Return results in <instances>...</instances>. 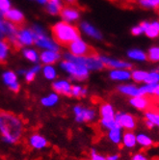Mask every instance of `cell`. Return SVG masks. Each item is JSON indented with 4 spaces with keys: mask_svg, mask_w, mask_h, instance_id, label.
I'll use <instances>...</instances> for the list:
<instances>
[{
    "mask_svg": "<svg viewBox=\"0 0 159 160\" xmlns=\"http://www.w3.org/2000/svg\"><path fill=\"white\" fill-rule=\"evenodd\" d=\"M24 133V123L15 113L0 110V136L5 144L17 145Z\"/></svg>",
    "mask_w": 159,
    "mask_h": 160,
    "instance_id": "1",
    "label": "cell"
},
{
    "mask_svg": "<svg viewBox=\"0 0 159 160\" xmlns=\"http://www.w3.org/2000/svg\"><path fill=\"white\" fill-rule=\"evenodd\" d=\"M51 31L54 41L62 47L67 48L72 42L80 39L78 28L67 22H58L51 27Z\"/></svg>",
    "mask_w": 159,
    "mask_h": 160,
    "instance_id": "2",
    "label": "cell"
},
{
    "mask_svg": "<svg viewBox=\"0 0 159 160\" xmlns=\"http://www.w3.org/2000/svg\"><path fill=\"white\" fill-rule=\"evenodd\" d=\"M61 67L63 68V70L69 72V74L75 80L82 81V80L87 79L89 76V70L80 64H76L66 60L61 64Z\"/></svg>",
    "mask_w": 159,
    "mask_h": 160,
    "instance_id": "3",
    "label": "cell"
},
{
    "mask_svg": "<svg viewBox=\"0 0 159 160\" xmlns=\"http://www.w3.org/2000/svg\"><path fill=\"white\" fill-rule=\"evenodd\" d=\"M72 114L74 121L78 123H87L92 122L97 119V111L94 108H89L77 104L72 108Z\"/></svg>",
    "mask_w": 159,
    "mask_h": 160,
    "instance_id": "4",
    "label": "cell"
},
{
    "mask_svg": "<svg viewBox=\"0 0 159 160\" xmlns=\"http://www.w3.org/2000/svg\"><path fill=\"white\" fill-rule=\"evenodd\" d=\"M67 48H69L72 55H74V56H78V57L97 56V51L92 47H90V45H88L86 42L81 41L80 39L72 42Z\"/></svg>",
    "mask_w": 159,
    "mask_h": 160,
    "instance_id": "5",
    "label": "cell"
},
{
    "mask_svg": "<svg viewBox=\"0 0 159 160\" xmlns=\"http://www.w3.org/2000/svg\"><path fill=\"white\" fill-rule=\"evenodd\" d=\"M115 120L119 127L124 130L133 131L137 127V119L127 112H117Z\"/></svg>",
    "mask_w": 159,
    "mask_h": 160,
    "instance_id": "6",
    "label": "cell"
},
{
    "mask_svg": "<svg viewBox=\"0 0 159 160\" xmlns=\"http://www.w3.org/2000/svg\"><path fill=\"white\" fill-rule=\"evenodd\" d=\"M9 22H11L17 30H22L25 24L24 17L17 10H8L2 15Z\"/></svg>",
    "mask_w": 159,
    "mask_h": 160,
    "instance_id": "7",
    "label": "cell"
},
{
    "mask_svg": "<svg viewBox=\"0 0 159 160\" xmlns=\"http://www.w3.org/2000/svg\"><path fill=\"white\" fill-rule=\"evenodd\" d=\"M99 59L103 63L104 67L112 68V70H130V68H132V64L126 62V61L112 59V58H108V57H104V56L99 57Z\"/></svg>",
    "mask_w": 159,
    "mask_h": 160,
    "instance_id": "8",
    "label": "cell"
},
{
    "mask_svg": "<svg viewBox=\"0 0 159 160\" xmlns=\"http://www.w3.org/2000/svg\"><path fill=\"white\" fill-rule=\"evenodd\" d=\"M28 145L33 148V150L41 151L47 147L48 141L43 135H42L40 133H33L28 138Z\"/></svg>",
    "mask_w": 159,
    "mask_h": 160,
    "instance_id": "9",
    "label": "cell"
},
{
    "mask_svg": "<svg viewBox=\"0 0 159 160\" xmlns=\"http://www.w3.org/2000/svg\"><path fill=\"white\" fill-rule=\"evenodd\" d=\"M129 104L139 111H146L151 105L150 98L145 96H138L135 98H130Z\"/></svg>",
    "mask_w": 159,
    "mask_h": 160,
    "instance_id": "10",
    "label": "cell"
},
{
    "mask_svg": "<svg viewBox=\"0 0 159 160\" xmlns=\"http://www.w3.org/2000/svg\"><path fill=\"white\" fill-rule=\"evenodd\" d=\"M52 89L57 95H63L67 97H71L72 85L67 80H58L52 84Z\"/></svg>",
    "mask_w": 159,
    "mask_h": 160,
    "instance_id": "11",
    "label": "cell"
},
{
    "mask_svg": "<svg viewBox=\"0 0 159 160\" xmlns=\"http://www.w3.org/2000/svg\"><path fill=\"white\" fill-rule=\"evenodd\" d=\"M116 111L115 108L113 107L112 104L108 103V102H105V103H102L99 107V116H100V120H104V121H108V120H115V116H116Z\"/></svg>",
    "mask_w": 159,
    "mask_h": 160,
    "instance_id": "12",
    "label": "cell"
},
{
    "mask_svg": "<svg viewBox=\"0 0 159 160\" xmlns=\"http://www.w3.org/2000/svg\"><path fill=\"white\" fill-rule=\"evenodd\" d=\"M117 90L122 95L129 97V98H135V97L141 96L139 87L134 84H122V85L118 86Z\"/></svg>",
    "mask_w": 159,
    "mask_h": 160,
    "instance_id": "13",
    "label": "cell"
},
{
    "mask_svg": "<svg viewBox=\"0 0 159 160\" xmlns=\"http://www.w3.org/2000/svg\"><path fill=\"white\" fill-rule=\"evenodd\" d=\"M122 145L123 148H128V150H133L137 146L136 134L131 130H124V132L122 133Z\"/></svg>",
    "mask_w": 159,
    "mask_h": 160,
    "instance_id": "14",
    "label": "cell"
},
{
    "mask_svg": "<svg viewBox=\"0 0 159 160\" xmlns=\"http://www.w3.org/2000/svg\"><path fill=\"white\" fill-rule=\"evenodd\" d=\"M109 77L114 81H128L131 79V72H129V70H112L109 73Z\"/></svg>",
    "mask_w": 159,
    "mask_h": 160,
    "instance_id": "15",
    "label": "cell"
},
{
    "mask_svg": "<svg viewBox=\"0 0 159 160\" xmlns=\"http://www.w3.org/2000/svg\"><path fill=\"white\" fill-rule=\"evenodd\" d=\"M107 138L113 145H120L122 144V128L120 127H117L115 128H112L107 130Z\"/></svg>",
    "mask_w": 159,
    "mask_h": 160,
    "instance_id": "16",
    "label": "cell"
},
{
    "mask_svg": "<svg viewBox=\"0 0 159 160\" xmlns=\"http://www.w3.org/2000/svg\"><path fill=\"white\" fill-rule=\"evenodd\" d=\"M136 141H137V146H140L143 148H149L154 144L152 137L145 132H139L136 134Z\"/></svg>",
    "mask_w": 159,
    "mask_h": 160,
    "instance_id": "17",
    "label": "cell"
},
{
    "mask_svg": "<svg viewBox=\"0 0 159 160\" xmlns=\"http://www.w3.org/2000/svg\"><path fill=\"white\" fill-rule=\"evenodd\" d=\"M141 26L143 27L144 33L146 35L151 38V39H154L157 38L159 36V31L158 29L155 27L153 22H147V21H143L141 22Z\"/></svg>",
    "mask_w": 159,
    "mask_h": 160,
    "instance_id": "18",
    "label": "cell"
},
{
    "mask_svg": "<svg viewBox=\"0 0 159 160\" xmlns=\"http://www.w3.org/2000/svg\"><path fill=\"white\" fill-rule=\"evenodd\" d=\"M60 59V55L57 51H44L41 55V61L47 65H51L56 63Z\"/></svg>",
    "mask_w": 159,
    "mask_h": 160,
    "instance_id": "19",
    "label": "cell"
},
{
    "mask_svg": "<svg viewBox=\"0 0 159 160\" xmlns=\"http://www.w3.org/2000/svg\"><path fill=\"white\" fill-rule=\"evenodd\" d=\"M60 15L62 16V18L67 21H73L76 20L79 18V13L73 8L71 7H65L62 8L60 11Z\"/></svg>",
    "mask_w": 159,
    "mask_h": 160,
    "instance_id": "20",
    "label": "cell"
},
{
    "mask_svg": "<svg viewBox=\"0 0 159 160\" xmlns=\"http://www.w3.org/2000/svg\"><path fill=\"white\" fill-rule=\"evenodd\" d=\"M59 101V97L56 93L49 94L47 97H43L41 99V103L44 107H53L58 103Z\"/></svg>",
    "mask_w": 159,
    "mask_h": 160,
    "instance_id": "21",
    "label": "cell"
},
{
    "mask_svg": "<svg viewBox=\"0 0 159 160\" xmlns=\"http://www.w3.org/2000/svg\"><path fill=\"white\" fill-rule=\"evenodd\" d=\"M17 39L20 42L21 44H32L34 42V39L32 36L31 31H26V30H19V32H17Z\"/></svg>",
    "mask_w": 159,
    "mask_h": 160,
    "instance_id": "22",
    "label": "cell"
},
{
    "mask_svg": "<svg viewBox=\"0 0 159 160\" xmlns=\"http://www.w3.org/2000/svg\"><path fill=\"white\" fill-rule=\"evenodd\" d=\"M127 56L131 60L134 61H139V62H144L146 61L147 58V53H145L143 50L141 49H137V48H134V49H130L127 52Z\"/></svg>",
    "mask_w": 159,
    "mask_h": 160,
    "instance_id": "23",
    "label": "cell"
},
{
    "mask_svg": "<svg viewBox=\"0 0 159 160\" xmlns=\"http://www.w3.org/2000/svg\"><path fill=\"white\" fill-rule=\"evenodd\" d=\"M144 118L147 121H150L154 125V128H159V112L154 110H146Z\"/></svg>",
    "mask_w": 159,
    "mask_h": 160,
    "instance_id": "24",
    "label": "cell"
},
{
    "mask_svg": "<svg viewBox=\"0 0 159 160\" xmlns=\"http://www.w3.org/2000/svg\"><path fill=\"white\" fill-rule=\"evenodd\" d=\"M47 12L51 15L60 14V11L62 9V5L60 3V0H47Z\"/></svg>",
    "mask_w": 159,
    "mask_h": 160,
    "instance_id": "25",
    "label": "cell"
},
{
    "mask_svg": "<svg viewBox=\"0 0 159 160\" xmlns=\"http://www.w3.org/2000/svg\"><path fill=\"white\" fill-rule=\"evenodd\" d=\"M82 28L83 30L85 31L86 34H88L89 36L93 37L95 39H97V40H100L102 38L101 34L99 33V31H97L95 27H93L92 25H90L87 22H83L82 23Z\"/></svg>",
    "mask_w": 159,
    "mask_h": 160,
    "instance_id": "26",
    "label": "cell"
},
{
    "mask_svg": "<svg viewBox=\"0 0 159 160\" xmlns=\"http://www.w3.org/2000/svg\"><path fill=\"white\" fill-rule=\"evenodd\" d=\"M88 91L86 88H83L78 85H72V90H71V97H74L77 98H84L87 96Z\"/></svg>",
    "mask_w": 159,
    "mask_h": 160,
    "instance_id": "27",
    "label": "cell"
},
{
    "mask_svg": "<svg viewBox=\"0 0 159 160\" xmlns=\"http://www.w3.org/2000/svg\"><path fill=\"white\" fill-rule=\"evenodd\" d=\"M147 72L142 70H134L131 72V79L136 83H144Z\"/></svg>",
    "mask_w": 159,
    "mask_h": 160,
    "instance_id": "28",
    "label": "cell"
},
{
    "mask_svg": "<svg viewBox=\"0 0 159 160\" xmlns=\"http://www.w3.org/2000/svg\"><path fill=\"white\" fill-rule=\"evenodd\" d=\"M2 78H3L4 83L8 87L17 83V76L13 72H4L3 75H2Z\"/></svg>",
    "mask_w": 159,
    "mask_h": 160,
    "instance_id": "29",
    "label": "cell"
},
{
    "mask_svg": "<svg viewBox=\"0 0 159 160\" xmlns=\"http://www.w3.org/2000/svg\"><path fill=\"white\" fill-rule=\"evenodd\" d=\"M145 84H158L159 83V72L154 70L152 72H147V77L144 81Z\"/></svg>",
    "mask_w": 159,
    "mask_h": 160,
    "instance_id": "30",
    "label": "cell"
},
{
    "mask_svg": "<svg viewBox=\"0 0 159 160\" xmlns=\"http://www.w3.org/2000/svg\"><path fill=\"white\" fill-rule=\"evenodd\" d=\"M156 84H145L142 85L141 87H139V91H140V95L141 96H153V91H154V87Z\"/></svg>",
    "mask_w": 159,
    "mask_h": 160,
    "instance_id": "31",
    "label": "cell"
},
{
    "mask_svg": "<svg viewBox=\"0 0 159 160\" xmlns=\"http://www.w3.org/2000/svg\"><path fill=\"white\" fill-rule=\"evenodd\" d=\"M147 58L152 62H159V47H152L147 53Z\"/></svg>",
    "mask_w": 159,
    "mask_h": 160,
    "instance_id": "32",
    "label": "cell"
},
{
    "mask_svg": "<svg viewBox=\"0 0 159 160\" xmlns=\"http://www.w3.org/2000/svg\"><path fill=\"white\" fill-rule=\"evenodd\" d=\"M40 70H41V67H40V66H36V67L32 68L31 70L25 72L24 75H25V80H26V82H28V83L32 82L33 80L35 79L36 74L39 72Z\"/></svg>",
    "mask_w": 159,
    "mask_h": 160,
    "instance_id": "33",
    "label": "cell"
},
{
    "mask_svg": "<svg viewBox=\"0 0 159 160\" xmlns=\"http://www.w3.org/2000/svg\"><path fill=\"white\" fill-rule=\"evenodd\" d=\"M139 4L147 9H157L159 8V0H138Z\"/></svg>",
    "mask_w": 159,
    "mask_h": 160,
    "instance_id": "34",
    "label": "cell"
},
{
    "mask_svg": "<svg viewBox=\"0 0 159 160\" xmlns=\"http://www.w3.org/2000/svg\"><path fill=\"white\" fill-rule=\"evenodd\" d=\"M43 75L44 77L48 79V80H53L57 76V73H56L55 68L51 66H45L43 68Z\"/></svg>",
    "mask_w": 159,
    "mask_h": 160,
    "instance_id": "35",
    "label": "cell"
},
{
    "mask_svg": "<svg viewBox=\"0 0 159 160\" xmlns=\"http://www.w3.org/2000/svg\"><path fill=\"white\" fill-rule=\"evenodd\" d=\"M99 123H100L101 127L106 130H109V129H112V128H115L119 127L116 120H108V121L100 120Z\"/></svg>",
    "mask_w": 159,
    "mask_h": 160,
    "instance_id": "36",
    "label": "cell"
},
{
    "mask_svg": "<svg viewBox=\"0 0 159 160\" xmlns=\"http://www.w3.org/2000/svg\"><path fill=\"white\" fill-rule=\"evenodd\" d=\"M7 49H8V44L4 41L0 42V64L5 62V58L7 56Z\"/></svg>",
    "mask_w": 159,
    "mask_h": 160,
    "instance_id": "37",
    "label": "cell"
},
{
    "mask_svg": "<svg viewBox=\"0 0 159 160\" xmlns=\"http://www.w3.org/2000/svg\"><path fill=\"white\" fill-rule=\"evenodd\" d=\"M23 54L25 56V58H27L31 62H37L38 61V55L34 50L26 49V50L23 51Z\"/></svg>",
    "mask_w": 159,
    "mask_h": 160,
    "instance_id": "38",
    "label": "cell"
},
{
    "mask_svg": "<svg viewBox=\"0 0 159 160\" xmlns=\"http://www.w3.org/2000/svg\"><path fill=\"white\" fill-rule=\"evenodd\" d=\"M90 160H107V158H106V156L97 152V150L93 148L90 153Z\"/></svg>",
    "mask_w": 159,
    "mask_h": 160,
    "instance_id": "39",
    "label": "cell"
},
{
    "mask_svg": "<svg viewBox=\"0 0 159 160\" xmlns=\"http://www.w3.org/2000/svg\"><path fill=\"white\" fill-rule=\"evenodd\" d=\"M10 2L9 0H0V16H2L5 12L10 10Z\"/></svg>",
    "mask_w": 159,
    "mask_h": 160,
    "instance_id": "40",
    "label": "cell"
},
{
    "mask_svg": "<svg viewBox=\"0 0 159 160\" xmlns=\"http://www.w3.org/2000/svg\"><path fill=\"white\" fill-rule=\"evenodd\" d=\"M131 34L134 36H140V35H142V34H144V30H143V27L141 26V24L132 27Z\"/></svg>",
    "mask_w": 159,
    "mask_h": 160,
    "instance_id": "41",
    "label": "cell"
},
{
    "mask_svg": "<svg viewBox=\"0 0 159 160\" xmlns=\"http://www.w3.org/2000/svg\"><path fill=\"white\" fill-rule=\"evenodd\" d=\"M131 160H149V158H147V155L144 154L143 152H137L132 155Z\"/></svg>",
    "mask_w": 159,
    "mask_h": 160,
    "instance_id": "42",
    "label": "cell"
},
{
    "mask_svg": "<svg viewBox=\"0 0 159 160\" xmlns=\"http://www.w3.org/2000/svg\"><path fill=\"white\" fill-rule=\"evenodd\" d=\"M106 158H107V160H120L121 156L119 153H112V154L107 155Z\"/></svg>",
    "mask_w": 159,
    "mask_h": 160,
    "instance_id": "43",
    "label": "cell"
},
{
    "mask_svg": "<svg viewBox=\"0 0 159 160\" xmlns=\"http://www.w3.org/2000/svg\"><path fill=\"white\" fill-rule=\"evenodd\" d=\"M145 127L147 129H153L154 128V125L150 121H147V120H145Z\"/></svg>",
    "mask_w": 159,
    "mask_h": 160,
    "instance_id": "44",
    "label": "cell"
},
{
    "mask_svg": "<svg viewBox=\"0 0 159 160\" xmlns=\"http://www.w3.org/2000/svg\"><path fill=\"white\" fill-rule=\"evenodd\" d=\"M153 96L159 98V83L155 85L154 87V91H153Z\"/></svg>",
    "mask_w": 159,
    "mask_h": 160,
    "instance_id": "45",
    "label": "cell"
},
{
    "mask_svg": "<svg viewBox=\"0 0 159 160\" xmlns=\"http://www.w3.org/2000/svg\"><path fill=\"white\" fill-rule=\"evenodd\" d=\"M153 23H154V25H155V27L158 29V31H159V21H153Z\"/></svg>",
    "mask_w": 159,
    "mask_h": 160,
    "instance_id": "46",
    "label": "cell"
},
{
    "mask_svg": "<svg viewBox=\"0 0 159 160\" xmlns=\"http://www.w3.org/2000/svg\"><path fill=\"white\" fill-rule=\"evenodd\" d=\"M66 1H67V2H70V3H75L77 0H66Z\"/></svg>",
    "mask_w": 159,
    "mask_h": 160,
    "instance_id": "47",
    "label": "cell"
},
{
    "mask_svg": "<svg viewBox=\"0 0 159 160\" xmlns=\"http://www.w3.org/2000/svg\"><path fill=\"white\" fill-rule=\"evenodd\" d=\"M38 1H39V2H41V3H45V2L47 1V0H38Z\"/></svg>",
    "mask_w": 159,
    "mask_h": 160,
    "instance_id": "48",
    "label": "cell"
},
{
    "mask_svg": "<svg viewBox=\"0 0 159 160\" xmlns=\"http://www.w3.org/2000/svg\"><path fill=\"white\" fill-rule=\"evenodd\" d=\"M156 71H157V72H159V67H158V68H157V70H156Z\"/></svg>",
    "mask_w": 159,
    "mask_h": 160,
    "instance_id": "49",
    "label": "cell"
},
{
    "mask_svg": "<svg viewBox=\"0 0 159 160\" xmlns=\"http://www.w3.org/2000/svg\"><path fill=\"white\" fill-rule=\"evenodd\" d=\"M158 99H159V98H158Z\"/></svg>",
    "mask_w": 159,
    "mask_h": 160,
    "instance_id": "50",
    "label": "cell"
},
{
    "mask_svg": "<svg viewBox=\"0 0 159 160\" xmlns=\"http://www.w3.org/2000/svg\"><path fill=\"white\" fill-rule=\"evenodd\" d=\"M89 160H90V159H89Z\"/></svg>",
    "mask_w": 159,
    "mask_h": 160,
    "instance_id": "51",
    "label": "cell"
}]
</instances>
